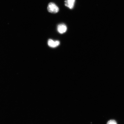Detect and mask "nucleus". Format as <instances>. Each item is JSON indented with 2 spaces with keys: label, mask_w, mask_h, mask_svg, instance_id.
<instances>
[{
  "label": "nucleus",
  "mask_w": 124,
  "mask_h": 124,
  "mask_svg": "<svg viewBox=\"0 0 124 124\" xmlns=\"http://www.w3.org/2000/svg\"><path fill=\"white\" fill-rule=\"evenodd\" d=\"M58 31L60 34H63L66 32L67 27L65 24H59L57 28Z\"/></svg>",
  "instance_id": "2"
},
{
  "label": "nucleus",
  "mask_w": 124,
  "mask_h": 124,
  "mask_svg": "<svg viewBox=\"0 0 124 124\" xmlns=\"http://www.w3.org/2000/svg\"><path fill=\"white\" fill-rule=\"evenodd\" d=\"M47 10L50 13H56L59 11V8L58 6H57L55 3L50 2L48 5Z\"/></svg>",
  "instance_id": "1"
},
{
  "label": "nucleus",
  "mask_w": 124,
  "mask_h": 124,
  "mask_svg": "<svg viewBox=\"0 0 124 124\" xmlns=\"http://www.w3.org/2000/svg\"><path fill=\"white\" fill-rule=\"evenodd\" d=\"M48 46L50 47L54 48L57 47L60 44V41H54L53 40L49 39L48 42Z\"/></svg>",
  "instance_id": "3"
},
{
  "label": "nucleus",
  "mask_w": 124,
  "mask_h": 124,
  "mask_svg": "<svg viewBox=\"0 0 124 124\" xmlns=\"http://www.w3.org/2000/svg\"><path fill=\"white\" fill-rule=\"evenodd\" d=\"M75 2V0H66L65 1V6L70 9L73 8Z\"/></svg>",
  "instance_id": "4"
},
{
  "label": "nucleus",
  "mask_w": 124,
  "mask_h": 124,
  "mask_svg": "<svg viewBox=\"0 0 124 124\" xmlns=\"http://www.w3.org/2000/svg\"><path fill=\"white\" fill-rule=\"evenodd\" d=\"M107 124H117V123L115 120H112L108 121Z\"/></svg>",
  "instance_id": "5"
}]
</instances>
